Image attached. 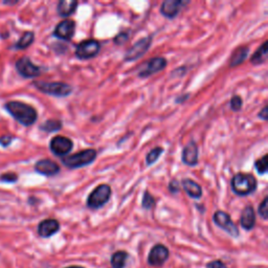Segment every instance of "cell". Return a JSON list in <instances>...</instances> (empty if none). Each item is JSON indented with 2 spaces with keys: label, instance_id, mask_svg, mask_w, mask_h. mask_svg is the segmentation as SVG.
<instances>
[{
  "label": "cell",
  "instance_id": "cell-1",
  "mask_svg": "<svg viewBox=\"0 0 268 268\" xmlns=\"http://www.w3.org/2000/svg\"><path fill=\"white\" fill-rule=\"evenodd\" d=\"M4 109L18 123H20L24 127H29L37 122V110L33 106L26 103L11 101L4 104Z\"/></svg>",
  "mask_w": 268,
  "mask_h": 268
},
{
  "label": "cell",
  "instance_id": "cell-2",
  "mask_svg": "<svg viewBox=\"0 0 268 268\" xmlns=\"http://www.w3.org/2000/svg\"><path fill=\"white\" fill-rule=\"evenodd\" d=\"M233 192L238 196H248L253 194L258 187L256 177L250 173H237L231 181Z\"/></svg>",
  "mask_w": 268,
  "mask_h": 268
},
{
  "label": "cell",
  "instance_id": "cell-3",
  "mask_svg": "<svg viewBox=\"0 0 268 268\" xmlns=\"http://www.w3.org/2000/svg\"><path fill=\"white\" fill-rule=\"evenodd\" d=\"M96 156L97 153L94 149H86V150H82L73 155L63 157L62 163L66 168L74 170V169L83 168L92 164L95 161Z\"/></svg>",
  "mask_w": 268,
  "mask_h": 268
},
{
  "label": "cell",
  "instance_id": "cell-4",
  "mask_svg": "<svg viewBox=\"0 0 268 268\" xmlns=\"http://www.w3.org/2000/svg\"><path fill=\"white\" fill-rule=\"evenodd\" d=\"M34 86L45 94H49L57 97H65L72 94L74 88L67 83L63 82H44V81H36L33 83Z\"/></svg>",
  "mask_w": 268,
  "mask_h": 268
},
{
  "label": "cell",
  "instance_id": "cell-5",
  "mask_svg": "<svg viewBox=\"0 0 268 268\" xmlns=\"http://www.w3.org/2000/svg\"><path fill=\"white\" fill-rule=\"evenodd\" d=\"M111 186L109 184L103 183L97 185L94 190L89 194L87 198V206L90 210H97L103 207L111 197Z\"/></svg>",
  "mask_w": 268,
  "mask_h": 268
},
{
  "label": "cell",
  "instance_id": "cell-6",
  "mask_svg": "<svg viewBox=\"0 0 268 268\" xmlns=\"http://www.w3.org/2000/svg\"><path fill=\"white\" fill-rule=\"evenodd\" d=\"M101 51V44L95 39H88L76 46V57L80 60H88L96 57Z\"/></svg>",
  "mask_w": 268,
  "mask_h": 268
},
{
  "label": "cell",
  "instance_id": "cell-7",
  "mask_svg": "<svg viewBox=\"0 0 268 268\" xmlns=\"http://www.w3.org/2000/svg\"><path fill=\"white\" fill-rule=\"evenodd\" d=\"M152 43V37L151 36H147L143 39H140L135 44H133L130 48L128 49L124 60L127 62H132L135 60H138V59L142 58L149 49V47L151 46Z\"/></svg>",
  "mask_w": 268,
  "mask_h": 268
},
{
  "label": "cell",
  "instance_id": "cell-8",
  "mask_svg": "<svg viewBox=\"0 0 268 268\" xmlns=\"http://www.w3.org/2000/svg\"><path fill=\"white\" fill-rule=\"evenodd\" d=\"M213 220L217 226L222 228V230L230 236L234 238L239 237V230H238V227L233 222L231 216L227 213L223 211H217L213 216Z\"/></svg>",
  "mask_w": 268,
  "mask_h": 268
},
{
  "label": "cell",
  "instance_id": "cell-9",
  "mask_svg": "<svg viewBox=\"0 0 268 268\" xmlns=\"http://www.w3.org/2000/svg\"><path fill=\"white\" fill-rule=\"evenodd\" d=\"M16 69L18 74L25 79L36 78L41 75V68L32 62L28 57H22L16 62Z\"/></svg>",
  "mask_w": 268,
  "mask_h": 268
},
{
  "label": "cell",
  "instance_id": "cell-10",
  "mask_svg": "<svg viewBox=\"0 0 268 268\" xmlns=\"http://www.w3.org/2000/svg\"><path fill=\"white\" fill-rule=\"evenodd\" d=\"M74 143L71 138L57 135L49 143V149L57 156H65L73 150Z\"/></svg>",
  "mask_w": 268,
  "mask_h": 268
},
{
  "label": "cell",
  "instance_id": "cell-11",
  "mask_svg": "<svg viewBox=\"0 0 268 268\" xmlns=\"http://www.w3.org/2000/svg\"><path fill=\"white\" fill-rule=\"evenodd\" d=\"M76 31V22L73 19H65V20L59 22L53 33L54 37L60 39V40L69 41L72 40Z\"/></svg>",
  "mask_w": 268,
  "mask_h": 268
},
{
  "label": "cell",
  "instance_id": "cell-12",
  "mask_svg": "<svg viewBox=\"0 0 268 268\" xmlns=\"http://www.w3.org/2000/svg\"><path fill=\"white\" fill-rule=\"evenodd\" d=\"M190 3L187 0H165L161 6V13L166 18L173 19L180 13L181 9Z\"/></svg>",
  "mask_w": 268,
  "mask_h": 268
},
{
  "label": "cell",
  "instance_id": "cell-13",
  "mask_svg": "<svg viewBox=\"0 0 268 268\" xmlns=\"http://www.w3.org/2000/svg\"><path fill=\"white\" fill-rule=\"evenodd\" d=\"M168 62L165 58L163 57H155L152 58L151 60H149L146 65L144 66V68H142L140 73H138V77L140 78H148L151 77L154 74H157L162 72L163 69H165V67L167 66Z\"/></svg>",
  "mask_w": 268,
  "mask_h": 268
},
{
  "label": "cell",
  "instance_id": "cell-14",
  "mask_svg": "<svg viewBox=\"0 0 268 268\" xmlns=\"http://www.w3.org/2000/svg\"><path fill=\"white\" fill-rule=\"evenodd\" d=\"M169 258V250L163 244H156L148 256V263L152 266L163 265Z\"/></svg>",
  "mask_w": 268,
  "mask_h": 268
},
{
  "label": "cell",
  "instance_id": "cell-15",
  "mask_svg": "<svg viewBox=\"0 0 268 268\" xmlns=\"http://www.w3.org/2000/svg\"><path fill=\"white\" fill-rule=\"evenodd\" d=\"M198 156H199L198 146L194 141H192L183 148L181 160L184 165L188 167H195L198 164Z\"/></svg>",
  "mask_w": 268,
  "mask_h": 268
},
{
  "label": "cell",
  "instance_id": "cell-16",
  "mask_svg": "<svg viewBox=\"0 0 268 268\" xmlns=\"http://www.w3.org/2000/svg\"><path fill=\"white\" fill-rule=\"evenodd\" d=\"M35 170L39 174L51 177L60 172V167H59L56 162H53L51 160H41L36 163Z\"/></svg>",
  "mask_w": 268,
  "mask_h": 268
},
{
  "label": "cell",
  "instance_id": "cell-17",
  "mask_svg": "<svg viewBox=\"0 0 268 268\" xmlns=\"http://www.w3.org/2000/svg\"><path fill=\"white\" fill-rule=\"evenodd\" d=\"M60 230V223L56 219H45L38 225V234L42 238H49Z\"/></svg>",
  "mask_w": 268,
  "mask_h": 268
},
{
  "label": "cell",
  "instance_id": "cell-18",
  "mask_svg": "<svg viewBox=\"0 0 268 268\" xmlns=\"http://www.w3.org/2000/svg\"><path fill=\"white\" fill-rule=\"evenodd\" d=\"M240 224L245 231H252L256 224V213L253 205H247L240 217Z\"/></svg>",
  "mask_w": 268,
  "mask_h": 268
},
{
  "label": "cell",
  "instance_id": "cell-19",
  "mask_svg": "<svg viewBox=\"0 0 268 268\" xmlns=\"http://www.w3.org/2000/svg\"><path fill=\"white\" fill-rule=\"evenodd\" d=\"M181 185L184 192L194 199H199L202 196V187L194 181L191 178H183L181 180Z\"/></svg>",
  "mask_w": 268,
  "mask_h": 268
},
{
  "label": "cell",
  "instance_id": "cell-20",
  "mask_svg": "<svg viewBox=\"0 0 268 268\" xmlns=\"http://www.w3.org/2000/svg\"><path fill=\"white\" fill-rule=\"evenodd\" d=\"M78 5L79 2L77 0H61L57 6L58 14L61 17H69L76 12Z\"/></svg>",
  "mask_w": 268,
  "mask_h": 268
},
{
  "label": "cell",
  "instance_id": "cell-21",
  "mask_svg": "<svg viewBox=\"0 0 268 268\" xmlns=\"http://www.w3.org/2000/svg\"><path fill=\"white\" fill-rule=\"evenodd\" d=\"M248 53H250V48H248L247 46H241L239 48H237L231 57L230 66L237 67L240 64H242L245 61V59L247 58Z\"/></svg>",
  "mask_w": 268,
  "mask_h": 268
},
{
  "label": "cell",
  "instance_id": "cell-22",
  "mask_svg": "<svg viewBox=\"0 0 268 268\" xmlns=\"http://www.w3.org/2000/svg\"><path fill=\"white\" fill-rule=\"evenodd\" d=\"M266 59H267V41H265L257 49V52L252 56L251 62L254 65H260L266 62Z\"/></svg>",
  "mask_w": 268,
  "mask_h": 268
},
{
  "label": "cell",
  "instance_id": "cell-23",
  "mask_svg": "<svg viewBox=\"0 0 268 268\" xmlns=\"http://www.w3.org/2000/svg\"><path fill=\"white\" fill-rule=\"evenodd\" d=\"M34 40H35L34 32H25L13 47L16 49H21L22 51V49H26L27 47L31 46Z\"/></svg>",
  "mask_w": 268,
  "mask_h": 268
},
{
  "label": "cell",
  "instance_id": "cell-24",
  "mask_svg": "<svg viewBox=\"0 0 268 268\" xmlns=\"http://www.w3.org/2000/svg\"><path fill=\"white\" fill-rule=\"evenodd\" d=\"M128 259V254L124 251L115 252L111 256V266L112 268H125L126 261Z\"/></svg>",
  "mask_w": 268,
  "mask_h": 268
},
{
  "label": "cell",
  "instance_id": "cell-25",
  "mask_svg": "<svg viewBox=\"0 0 268 268\" xmlns=\"http://www.w3.org/2000/svg\"><path fill=\"white\" fill-rule=\"evenodd\" d=\"M62 129V122L60 120H47L40 126V130L47 132V133H53L57 132Z\"/></svg>",
  "mask_w": 268,
  "mask_h": 268
},
{
  "label": "cell",
  "instance_id": "cell-26",
  "mask_svg": "<svg viewBox=\"0 0 268 268\" xmlns=\"http://www.w3.org/2000/svg\"><path fill=\"white\" fill-rule=\"evenodd\" d=\"M163 153H164V148H162V147H156V148L152 149V150L149 152L146 156L147 166H151V165L155 164Z\"/></svg>",
  "mask_w": 268,
  "mask_h": 268
},
{
  "label": "cell",
  "instance_id": "cell-27",
  "mask_svg": "<svg viewBox=\"0 0 268 268\" xmlns=\"http://www.w3.org/2000/svg\"><path fill=\"white\" fill-rule=\"evenodd\" d=\"M255 168H256L257 172L259 173L260 175L266 174L267 169H268V156L264 155L263 157H261L258 161H256Z\"/></svg>",
  "mask_w": 268,
  "mask_h": 268
},
{
  "label": "cell",
  "instance_id": "cell-28",
  "mask_svg": "<svg viewBox=\"0 0 268 268\" xmlns=\"http://www.w3.org/2000/svg\"><path fill=\"white\" fill-rule=\"evenodd\" d=\"M156 200L153 195H151L148 191L144 193L143 196V200H142V206L145 208V210H151V208L155 205Z\"/></svg>",
  "mask_w": 268,
  "mask_h": 268
},
{
  "label": "cell",
  "instance_id": "cell-29",
  "mask_svg": "<svg viewBox=\"0 0 268 268\" xmlns=\"http://www.w3.org/2000/svg\"><path fill=\"white\" fill-rule=\"evenodd\" d=\"M258 213L262 217V219L266 220L268 218V199L265 197L263 201L260 203L259 208H258Z\"/></svg>",
  "mask_w": 268,
  "mask_h": 268
},
{
  "label": "cell",
  "instance_id": "cell-30",
  "mask_svg": "<svg viewBox=\"0 0 268 268\" xmlns=\"http://www.w3.org/2000/svg\"><path fill=\"white\" fill-rule=\"evenodd\" d=\"M242 105H243V101H242L240 95H234L231 98V108H232L233 111L241 110Z\"/></svg>",
  "mask_w": 268,
  "mask_h": 268
},
{
  "label": "cell",
  "instance_id": "cell-31",
  "mask_svg": "<svg viewBox=\"0 0 268 268\" xmlns=\"http://www.w3.org/2000/svg\"><path fill=\"white\" fill-rule=\"evenodd\" d=\"M17 180H18V175L16 173H13V172H7V173L0 175V181L14 183Z\"/></svg>",
  "mask_w": 268,
  "mask_h": 268
},
{
  "label": "cell",
  "instance_id": "cell-32",
  "mask_svg": "<svg viewBox=\"0 0 268 268\" xmlns=\"http://www.w3.org/2000/svg\"><path fill=\"white\" fill-rule=\"evenodd\" d=\"M169 191H170L172 194H176L180 191V183L177 179H172L170 182H169Z\"/></svg>",
  "mask_w": 268,
  "mask_h": 268
},
{
  "label": "cell",
  "instance_id": "cell-33",
  "mask_svg": "<svg viewBox=\"0 0 268 268\" xmlns=\"http://www.w3.org/2000/svg\"><path fill=\"white\" fill-rule=\"evenodd\" d=\"M14 138L15 137L11 134H5V135L0 136V145H1L2 147H8L12 144Z\"/></svg>",
  "mask_w": 268,
  "mask_h": 268
},
{
  "label": "cell",
  "instance_id": "cell-34",
  "mask_svg": "<svg viewBox=\"0 0 268 268\" xmlns=\"http://www.w3.org/2000/svg\"><path fill=\"white\" fill-rule=\"evenodd\" d=\"M129 39V34L128 33H121L118 34L115 38H114V43L117 45H122L124 44Z\"/></svg>",
  "mask_w": 268,
  "mask_h": 268
},
{
  "label": "cell",
  "instance_id": "cell-35",
  "mask_svg": "<svg viewBox=\"0 0 268 268\" xmlns=\"http://www.w3.org/2000/svg\"><path fill=\"white\" fill-rule=\"evenodd\" d=\"M206 268H227V267L224 265V263L222 261L215 260V261L207 263Z\"/></svg>",
  "mask_w": 268,
  "mask_h": 268
},
{
  "label": "cell",
  "instance_id": "cell-36",
  "mask_svg": "<svg viewBox=\"0 0 268 268\" xmlns=\"http://www.w3.org/2000/svg\"><path fill=\"white\" fill-rule=\"evenodd\" d=\"M258 116H259L260 118H262L263 121H267L268 120V107L265 106L262 110L260 111V113L258 114Z\"/></svg>",
  "mask_w": 268,
  "mask_h": 268
},
{
  "label": "cell",
  "instance_id": "cell-37",
  "mask_svg": "<svg viewBox=\"0 0 268 268\" xmlns=\"http://www.w3.org/2000/svg\"><path fill=\"white\" fill-rule=\"evenodd\" d=\"M187 97H188V94H185V95H184V94H182L180 97H177L175 102H176V103H180V102H183V101H185V100H186Z\"/></svg>",
  "mask_w": 268,
  "mask_h": 268
},
{
  "label": "cell",
  "instance_id": "cell-38",
  "mask_svg": "<svg viewBox=\"0 0 268 268\" xmlns=\"http://www.w3.org/2000/svg\"><path fill=\"white\" fill-rule=\"evenodd\" d=\"M18 1H15V2H7V1H3V4H9V5H13V4H16Z\"/></svg>",
  "mask_w": 268,
  "mask_h": 268
},
{
  "label": "cell",
  "instance_id": "cell-39",
  "mask_svg": "<svg viewBox=\"0 0 268 268\" xmlns=\"http://www.w3.org/2000/svg\"><path fill=\"white\" fill-rule=\"evenodd\" d=\"M65 268H85V267H82V266H68V267H65Z\"/></svg>",
  "mask_w": 268,
  "mask_h": 268
}]
</instances>
